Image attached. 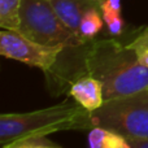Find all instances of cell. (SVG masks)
Here are the masks:
<instances>
[{"label":"cell","instance_id":"obj_1","mask_svg":"<svg viewBox=\"0 0 148 148\" xmlns=\"http://www.w3.org/2000/svg\"><path fill=\"white\" fill-rule=\"evenodd\" d=\"M73 48L75 59L65 65V73L75 69L62 78L64 82L72 83L82 75L94 77L103 84L104 101L148 88V68L139 62L125 42L116 38L94 39Z\"/></svg>","mask_w":148,"mask_h":148},{"label":"cell","instance_id":"obj_2","mask_svg":"<svg viewBox=\"0 0 148 148\" xmlns=\"http://www.w3.org/2000/svg\"><path fill=\"white\" fill-rule=\"evenodd\" d=\"M92 113L74 100H65L44 109L0 116V146L23 138L47 136L68 130L94 129Z\"/></svg>","mask_w":148,"mask_h":148},{"label":"cell","instance_id":"obj_3","mask_svg":"<svg viewBox=\"0 0 148 148\" xmlns=\"http://www.w3.org/2000/svg\"><path fill=\"white\" fill-rule=\"evenodd\" d=\"M95 127L121 134L127 140L148 139V88L105 100L92 112Z\"/></svg>","mask_w":148,"mask_h":148},{"label":"cell","instance_id":"obj_4","mask_svg":"<svg viewBox=\"0 0 148 148\" xmlns=\"http://www.w3.org/2000/svg\"><path fill=\"white\" fill-rule=\"evenodd\" d=\"M17 31L44 46L64 44L68 48L84 44L62 23L49 0H22Z\"/></svg>","mask_w":148,"mask_h":148},{"label":"cell","instance_id":"obj_5","mask_svg":"<svg viewBox=\"0 0 148 148\" xmlns=\"http://www.w3.org/2000/svg\"><path fill=\"white\" fill-rule=\"evenodd\" d=\"M66 48L64 44L44 46L26 38L14 30L3 29L0 33V53L10 60L27 64L48 73L59 61L60 55Z\"/></svg>","mask_w":148,"mask_h":148},{"label":"cell","instance_id":"obj_6","mask_svg":"<svg viewBox=\"0 0 148 148\" xmlns=\"http://www.w3.org/2000/svg\"><path fill=\"white\" fill-rule=\"evenodd\" d=\"M68 94L88 112H95L104 103L103 84L96 78L82 75L68 87Z\"/></svg>","mask_w":148,"mask_h":148},{"label":"cell","instance_id":"obj_7","mask_svg":"<svg viewBox=\"0 0 148 148\" xmlns=\"http://www.w3.org/2000/svg\"><path fill=\"white\" fill-rule=\"evenodd\" d=\"M49 1L62 23L79 39H81L79 25L83 14L92 8H100L101 4V0H49Z\"/></svg>","mask_w":148,"mask_h":148},{"label":"cell","instance_id":"obj_8","mask_svg":"<svg viewBox=\"0 0 148 148\" xmlns=\"http://www.w3.org/2000/svg\"><path fill=\"white\" fill-rule=\"evenodd\" d=\"M88 148H131V146L121 134L96 126L90 130Z\"/></svg>","mask_w":148,"mask_h":148},{"label":"cell","instance_id":"obj_9","mask_svg":"<svg viewBox=\"0 0 148 148\" xmlns=\"http://www.w3.org/2000/svg\"><path fill=\"white\" fill-rule=\"evenodd\" d=\"M100 10L109 33L113 36L121 35L123 31V21L121 17L120 0H101Z\"/></svg>","mask_w":148,"mask_h":148},{"label":"cell","instance_id":"obj_10","mask_svg":"<svg viewBox=\"0 0 148 148\" xmlns=\"http://www.w3.org/2000/svg\"><path fill=\"white\" fill-rule=\"evenodd\" d=\"M103 26H104V18H103L100 8H92L87 10L82 17L81 25H79V36L84 43L94 40L95 36L103 29Z\"/></svg>","mask_w":148,"mask_h":148},{"label":"cell","instance_id":"obj_11","mask_svg":"<svg viewBox=\"0 0 148 148\" xmlns=\"http://www.w3.org/2000/svg\"><path fill=\"white\" fill-rule=\"evenodd\" d=\"M22 0H0V26L17 31L21 25Z\"/></svg>","mask_w":148,"mask_h":148},{"label":"cell","instance_id":"obj_12","mask_svg":"<svg viewBox=\"0 0 148 148\" xmlns=\"http://www.w3.org/2000/svg\"><path fill=\"white\" fill-rule=\"evenodd\" d=\"M125 43L135 52L139 62L143 66L148 68V26L136 29Z\"/></svg>","mask_w":148,"mask_h":148},{"label":"cell","instance_id":"obj_13","mask_svg":"<svg viewBox=\"0 0 148 148\" xmlns=\"http://www.w3.org/2000/svg\"><path fill=\"white\" fill-rule=\"evenodd\" d=\"M1 148H61L59 144L49 140L47 136L23 138L1 146Z\"/></svg>","mask_w":148,"mask_h":148},{"label":"cell","instance_id":"obj_14","mask_svg":"<svg viewBox=\"0 0 148 148\" xmlns=\"http://www.w3.org/2000/svg\"><path fill=\"white\" fill-rule=\"evenodd\" d=\"M131 148H148V139H130L129 140Z\"/></svg>","mask_w":148,"mask_h":148}]
</instances>
